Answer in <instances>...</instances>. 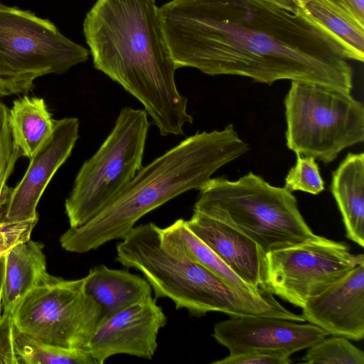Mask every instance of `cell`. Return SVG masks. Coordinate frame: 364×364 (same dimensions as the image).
Returning a JSON list of instances; mask_svg holds the SVG:
<instances>
[{"label": "cell", "mask_w": 364, "mask_h": 364, "mask_svg": "<svg viewBox=\"0 0 364 364\" xmlns=\"http://www.w3.org/2000/svg\"><path fill=\"white\" fill-rule=\"evenodd\" d=\"M159 14L178 68L269 85L289 80L353 88L341 45L299 13L264 0H172Z\"/></svg>", "instance_id": "cell-1"}, {"label": "cell", "mask_w": 364, "mask_h": 364, "mask_svg": "<svg viewBox=\"0 0 364 364\" xmlns=\"http://www.w3.org/2000/svg\"><path fill=\"white\" fill-rule=\"evenodd\" d=\"M83 33L95 68L139 100L162 136L182 135L193 118L154 0H97Z\"/></svg>", "instance_id": "cell-2"}, {"label": "cell", "mask_w": 364, "mask_h": 364, "mask_svg": "<svg viewBox=\"0 0 364 364\" xmlns=\"http://www.w3.org/2000/svg\"><path fill=\"white\" fill-rule=\"evenodd\" d=\"M249 149L232 124L197 132L136 173L119 196L82 225L60 237L62 247L85 253L123 239L144 215L179 195L200 190L212 175Z\"/></svg>", "instance_id": "cell-3"}, {"label": "cell", "mask_w": 364, "mask_h": 364, "mask_svg": "<svg viewBox=\"0 0 364 364\" xmlns=\"http://www.w3.org/2000/svg\"><path fill=\"white\" fill-rule=\"evenodd\" d=\"M116 247V260L141 272L155 299L168 298L176 309H186L195 316L218 311L229 316L299 319L269 290L255 294L239 289L191 260L153 223L134 226Z\"/></svg>", "instance_id": "cell-4"}, {"label": "cell", "mask_w": 364, "mask_h": 364, "mask_svg": "<svg viewBox=\"0 0 364 364\" xmlns=\"http://www.w3.org/2000/svg\"><path fill=\"white\" fill-rule=\"evenodd\" d=\"M199 191L193 208L240 231L265 253L314 235L292 193L252 172L236 181L211 178Z\"/></svg>", "instance_id": "cell-5"}, {"label": "cell", "mask_w": 364, "mask_h": 364, "mask_svg": "<svg viewBox=\"0 0 364 364\" xmlns=\"http://www.w3.org/2000/svg\"><path fill=\"white\" fill-rule=\"evenodd\" d=\"M287 146L328 164L364 140V107L350 92L291 81L284 99Z\"/></svg>", "instance_id": "cell-6"}, {"label": "cell", "mask_w": 364, "mask_h": 364, "mask_svg": "<svg viewBox=\"0 0 364 364\" xmlns=\"http://www.w3.org/2000/svg\"><path fill=\"white\" fill-rule=\"evenodd\" d=\"M89 55L50 20L0 1V97L27 93L38 77L64 73Z\"/></svg>", "instance_id": "cell-7"}, {"label": "cell", "mask_w": 364, "mask_h": 364, "mask_svg": "<svg viewBox=\"0 0 364 364\" xmlns=\"http://www.w3.org/2000/svg\"><path fill=\"white\" fill-rule=\"evenodd\" d=\"M148 114L125 107L95 154L80 168L65 202L70 227L84 225L114 201L142 167Z\"/></svg>", "instance_id": "cell-8"}, {"label": "cell", "mask_w": 364, "mask_h": 364, "mask_svg": "<svg viewBox=\"0 0 364 364\" xmlns=\"http://www.w3.org/2000/svg\"><path fill=\"white\" fill-rule=\"evenodd\" d=\"M86 282L87 275L74 280L51 276L16 304L11 312L14 326L36 340L83 350L101 318Z\"/></svg>", "instance_id": "cell-9"}, {"label": "cell", "mask_w": 364, "mask_h": 364, "mask_svg": "<svg viewBox=\"0 0 364 364\" xmlns=\"http://www.w3.org/2000/svg\"><path fill=\"white\" fill-rule=\"evenodd\" d=\"M267 289L289 303L303 308L360 264L363 254L350 252L349 246L314 235L295 245L265 254Z\"/></svg>", "instance_id": "cell-10"}, {"label": "cell", "mask_w": 364, "mask_h": 364, "mask_svg": "<svg viewBox=\"0 0 364 364\" xmlns=\"http://www.w3.org/2000/svg\"><path fill=\"white\" fill-rule=\"evenodd\" d=\"M166 322L156 299L151 296L101 321L83 350L95 364L119 354L151 359L158 348L159 332Z\"/></svg>", "instance_id": "cell-11"}, {"label": "cell", "mask_w": 364, "mask_h": 364, "mask_svg": "<svg viewBox=\"0 0 364 364\" xmlns=\"http://www.w3.org/2000/svg\"><path fill=\"white\" fill-rule=\"evenodd\" d=\"M328 333L312 323L271 316H230L214 326L213 337L230 353L263 350L291 355L308 349Z\"/></svg>", "instance_id": "cell-12"}, {"label": "cell", "mask_w": 364, "mask_h": 364, "mask_svg": "<svg viewBox=\"0 0 364 364\" xmlns=\"http://www.w3.org/2000/svg\"><path fill=\"white\" fill-rule=\"evenodd\" d=\"M75 117L55 120L52 132L32 157L20 182L11 189L3 221L38 219L36 207L50 181L70 156L79 137Z\"/></svg>", "instance_id": "cell-13"}, {"label": "cell", "mask_w": 364, "mask_h": 364, "mask_svg": "<svg viewBox=\"0 0 364 364\" xmlns=\"http://www.w3.org/2000/svg\"><path fill=\"white\" fill-rule=\"evenodd\" d=\"M302 309L306 321L328 335L353 341L364 338V264H360Z\"/></svg>", "instance_id": "cell-14"}, {"label": "cell", "mask_w": 364, "mask_h": 364, "mask_svg": "<svg viewBox=\"0 0 364 364\" xmlns=\"http://www.w3.org/2000/svg\"><path fill=\"white\" fill-rule=\"evenodd\" d=\"M186 223L242 279L254 288L267 289L266 253L256 242L228 224L196 208Z\"/></svg>", "instance_id": "cell-15"}, {"label": "cell", "mask_w": 364, "mask_h": 364, "mask_svg": "<svg viewBox=\"0 0 364 364\" xmlns=\"http://www.w3.org/2000/svg\"><path fill=\"white\" fill-rule=\"evenodd\" d=\"M86 289L101 309L100 323L124 308L152 296L151 285L144 277L104 264L90 269Z\"/></svg>", "instance_id": "cell-16"}, {"label": "cell", "mask_w": 364, "mask_h": 364, "mask_svg": "<svg viewBox=\"0 0 364 364\" xmlns=\"http://www.w3.org/2000/svg\"><path fill=\"white\" fill-rule=\"evenodd\" d=\"M331 189L346 237L364 246V154L348 153L332 173Z\"/></svg>", "instance_id": "cell-17"}, {"label": "cell", "mask_w": 364, "mask_h": 364, "mask_svg": "<svg viewBox=\"0 0 364 364\" xmlns=\"http://www.w3.org/2000/svg\"><path fill=\"white\" fill-rule=\"evenodd\" d=\"M43 250L41 242L29 239L16 245L6 253L3 311L12 312L22 297L51 277L46 270Z\"/></svg>", "instance_id": "cell-18"}, {"label": "cell", "mask_w": 364, "mask_h": 364, "mask_svg": "<svg viewBox=\"0 0 364 364\" xmlns=\"http://www.w3.org/2000/svg\"><path fill=\"white\" fill-rule=\"evenodd\" d=\"M298 13L331 34L343 47L348 60H364V23L338 0H296Z\"/></svg>", "instance_id": "cell-19"}, {"label": "cell", "mask_w": 364, "mask_h": 364, "mask_svg": "<svg viewBox=\"0 0 364 364\" xmlns=\"http://www.w3.org/2000/svg\"><path fill=\"white\" fill-rule=\"evenodd\" d=\"M55 119L43 98L24 95L14 101L9 123L16 146L29 159L48 137Z\"/></svg>", "instance_id": "cell-20"}, {"label": "cell", "mask_w": 364, "mask_h": 364, "mask_svg": "<svg viewBox=\"0 0 364 364\" xmlns=\"http://www.w3.org/2000/svg\"><path fill=\"white\" fill-rule=\"evenodd\" d=\"M163 229L189 259L203 265L230 284L255 294L267 290L254 288L237 276L208 245L194 235L186 225L185 220L178 219Z\"/></svg>", "instance_id": "cell-21"}, {"label": "cell", "mask_w": 364, "mask_h": 364, "mask_svg": "<svg viewBox=\"0 0 364 364\" xmlns=\"http://www.w3.org/2000/svg\"><path fill=\"white\" fill-rule=\"evenodd\" d=\"M14 344L18 364H95L82 349L36 340L20 332L16 326Z\"/></svg>", "instance_id": "cell-22"}, {"label": "cell", "mask_w": 364, "mask_h": 364, "mask_svg": "<svg viewBox=\"0 0 364 364\" xmlns=\"http://www.w3.org/2000/svg\"><path fill=\"white\" fill-rule=\"evenodd\" d=\"M302 362L309 364H364V353L348 338L333 336L309 348Z\"/></svg>", "instance_id": "cell-23"}, {"label": "cell", "mask_w": 364, "mask_h": 364, "mask_svg": "<svg viewBox=\"0 0 364 364\" xmlns=\"http://www.w3.org/2000/svg\"><path fill=\"white\" fill-rule=\"evenodd\" d=\"M9 109L0 102V210L6 205L11 189L7 181L22 154L16 146L9 123Z\"/></svg>", "instance_id": "cell-24"}, {"label": "cell", "mask_w": 364, "mask_h": 364, "mask_svg": "<svg viewBox=\"0 0 364 364\" xmlns=\"http://www.w3.org/2000/svg\"><path fill=\"white\" fill-rule=\"evenodd\" d=\"M296 161L286 178L284 187L292 192L299 191L317 195L325 189L316 160L310 156L296 155Z\"/></svg>", "instance_id": "cell-25"}, {"label": "cell", "mask_w": 364, "mask_h": 364, "mask_svg": "<svg viewBox=\"0 0 364 364\" xmlns=\"http://www.w3.org/2000/svg\"><path fill=\"white\" fill-rule=\"evenodd\" d=\"M38 219L21 221H0V257L16 245L28 240Z\"/></svg>", "instance_id": "cell-26"}, {"label": "cell", "mask_w": 364, "mask_h": 364, "mask_svg": "<svg viewBox=\"0 0 364 364\" xmlns=\"http://www.w3.org/2000/svg\"><path fill=\"white\" fill-rule=\"evenodd\" d=\"M291 355L263 350H249L230 353L227 357L213 362V364H289Z\"/></svg>", "instance_id": "cell-27"}, {"label": "cell", "mask_w": 364, "mask_h": 364, "mask_svg": "<svg viewBox=\"0 0 364 364\" xmlns=\"http://www.w3.org/2000/svg\"><path fill=\"white\" fill-rule=\"evenodd\" d=\"M15 326L10 311H3L0 320V364H18L14 344Z\"/></svg>", "instance_id": "cell-28"}, {"label": "cell", "mask_w": 364, "mask_h": 364, "mask_svg": "<svg viewBox=\"0 0 364 364\" xmlns=\"http://www.w3.org/2000/svg\"><path fill=\"white\" fill-rule=\"evenodd\" d=\"M357 20L364 23V0H338Z\"/></svg>", "instance_id": "cell-29"}, {"label": "cell", "mask_w": 364, "mask_h": 364, "mask_svg": "<svg viewBox=\"0 0 364 364\" xmlns=\"http://www.w3.org/2000/svg\"><path fill=\"white\" fill-rule=\"evenodd\" d=\"M280 9L287 11L297 14L298 6L296 0H264Z\"/></svg>", "instance_id": "cell-30"}, {"label": "cell", "mask_w": 364, "mask_h": 364, "mask_svg": "<svg viewBox=\"0 0 364 364\" xmlns=\"http://www.w3.org/2000/svg\"><path fill=\"white\" fill-rule=\"evenodd\" d=\"M4 270H5V255L0 257V320L1 318V303H2V294L4 279Z\"/></svg>", "instance_id": "cell-31"}]
</instances>
